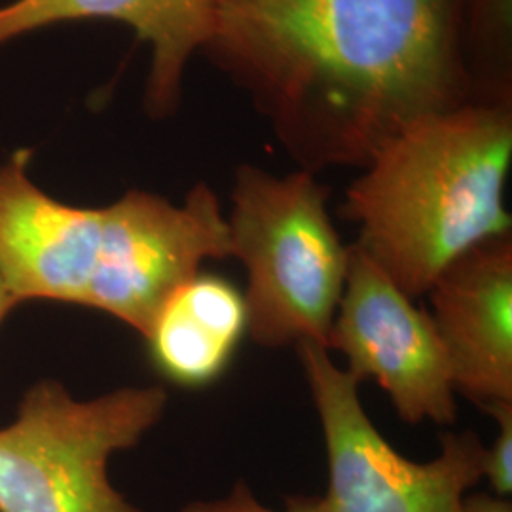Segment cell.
<instances>
[{
  "label": "cell",
  "mask_w": 512,
  "mask_h": 512,
  "mask_svg": "<svg viewBox=\"0 0 512 512\" xmlns=\"http://www.w3.org/2000/svg\"><path fill=\"white\" fill-rule=\"evenodd\" d=\"M499 425L492 448L484 452V476L490 480L495 497L512 494V403H495L484 408Z\"/></svg>",
  "instance_id": "4fadbf2b"
},
{
  "label": "cell",
  "mask_w": 512,
  "mask_h": 512,
  "mask_svg": "<svg viewBox=\"0 0 512 512\" xmlns=\"http://www.w3.org/2000/svg\"><path fill=\"white\" fill-rule=\"evenodd\" d=\"M427 294L456 395L482 410L512 403L511 234L456 258Z\"/></svg>",
  "instance_id": "ba28073f"
},
{
  "label": "cell",
  "mask_w": 512,
  "mask_h": 512,
  "mask_svg": "<svg viewBox=\"0 0 512 512\" xmlns=\"http://www.w3.org/2000/svg\"><path fill=\"white\" fill-rule=\"evenodd\" d=\"M463 512H512L509 499L495 495H467L463 501Z\"/></svg>",
  "instance_id": "9a60e30c"
},
{
  "label": "cell",
  "mask_w": 512,
  "mask_h": 512,
  "mask_svg": "<svg viewBox=\"0 0 512 512\" xmlns=\"http://www.w3.org/2000/svg\"><path fill=\"white\" fill-rule=\"evenodd\" d=\"M329 198V186L306 169L234 171L226 222L232 258L247 274V334L258 346H329L349 268Z\"/></svg>",
  "instance_id": "3957f363"
},
{
  "label": "cell",
  "mask_w": 512,
  "mask_h": 512,
  "mask_svg": "<svg viewBox=\"0 0 512 512\" xmlns=\"http://www.w3.org/2000/svg\"><path fill=\"white\" fill-rule=\"evenodd\" d=\"M16 306H19L18 298L12 293V289H10V285L4 277V272L0 268V325L6 319V315L14 310Z\"/></svg>",
  "instance_id": "2e32d148"
},
{
  "label": "cell",
  "mask_w": 512,
  "mask_h": 512,
  "mask_svg": "<svg viewBox=\"0 0 512 512\" xmlns=\"http://www.w3.org/2000/svg\"><path fill=\"white\" fill-rule=\"evenodd\" d=\"M202 52L315 175L471 103L461 0H215Z\"/></svg>",
  "instance_id": "6da1fadb"
},
{
  "label": "cell",
  "mask_w": 512,
  "mask_h": 512,
  "mask_svg": "<svg viewBox=\"0 0 512 512\" xmlns=\"http://www.w3.org/2000/svg\"><path fill=\"white\" fill-rule=\"evenodd\" d=\"M471 103L512 107V0H461Z\"/></svg>",
  "instance_id": "7c38bea8"
},
{
  "label": "cell",
  "mask_w": 512,
  "mask_h": 512,
  "mask_svg": "<svg viewBox=\"0 0 512 512\" xmlns=\"http://www.w3.org/2000/svg\"><path fill=\"white\" fill-rule=\"evenodd\" d=\"M165 406L162 385L92 401L54 380L33 385L0 429V512H141L110 484L109 459L137 446Z\"/></svg>",
  "instance_id": "277c9868"
},
{
  "label": "cell",
  "mask_w": 512,
  "mask_h": 512,
  "mask_svg": "<svg viewBox=\"0 0 512 512\" xmlns=\"http://www.w3.org/2000/svg\"><path fill=\"white\" fill-rule=\"evenodd\" d=\"M327 349L344 355L359 384L380 385L406 423L452 425L458 418L450 361L431 313L355 243Z\"/></svg>",
  "instance_id": "52a82bcc"
},
{
  "label": "cell",
  "mask_w": 512,
  "mask_h": 512,
  "mask_svg": "<svg viewBox=\"0 0 512 512\" xmlns=\"http://www.w3.org/2000/svg\"><path fill=\"white\" fill-rule=\"evenodd\" d=\"M215 0H16L0 6V46L63 21L126 23L150 46L145 109L154 118L181 105L184 74L213 31Z\"/></svg>",
  "instance_id": "30bf717a"
},
{
  "label": "cell",
  "mask_w": 512,
  "mask_h": 512,
  "mask_svg": "<svg viewBox=\"0 0 512 512\" xmlns=\"http://www.w3.org/2000/svg\"><path fill=\"white\" fill-rule=\"evenodd\" d=\"M29 150L0 164V268L19 304L84 306L99 249L101 207L59 202L31 181Z\"/></svg>",
  "instance_id": "9c48e42d"
},
{
  "label": "cell",
  "mask_w": 512,
  "mask_h": 512,
  "mask_svg": "<svg viewBox=\"0 0 512 512\" xmlns=\"http://www.w3.org/2000/svg\"><path fill=\"white\" fill-rule=\"evenodd\" d=\"M245 334L243 293L224 277L198 274L167 300L145 340L164 378L202 387L226 370Z\"/></svg>",
  "instance_id": "8fae6325"
},
{
  "label": "cell",
  "mask_w": 512,
  "mask_h": 512,
  "mask_svg": "<svg viewBox=\"0 0 512 512\" xmlns=\"http://www.w3.org/2000/svg\"><path fill=\"white\" fill-rule=\"evenodd\" d=\"M512 107L465 103L406 124L349 184L344 219L355 245L420 298L456 258L511 234L505 186Z\"/></svg>",
  "instance_id": "7a4b0ae2"
},
{
  "label": "cell",
  "mask_w": 512,
  "mask_h": 512,
  "mask_svg": "<svg viewBox=\"0 0 512 512\" xmlns=\"http://www.w3.org/2000/svg\"><path fill=\"white\" fill-rule=\"evenodd\" d=\"M329 463L321 512H463L484 476V444L473 431L446 433L440 454L418 463L399 454L365 412L359 382L323 346H296Z\"/></svg>",
  "instance_id": "5b68a950"
},
{
  "label": "cell",
  "mask_w": 512,
  "mask_h": 512,
  "mask_svg": "<svg viewBox=\"0 0 512 512\" xmlns=\"http://www.w3.org/2000/svg\"><path fill=\"white\" fill-rule=\"evenodd\" d=\"M232 258L226 213L215 190L194 184L181 205L129 190L101 207L99 249L84 306L147 336L167 300L205 260Z\"/></svg>",
  "instance_id": "8992f818"
},
{
  "label": "cell",
  "mask_w": 512,
  "mask_h": 512,
  "mask_svg": "<svg viewBox=\"0 0 512 512\" xmlns=\"http://www.w3.org/2000/svg\"><path fill=\"white\" fill-rule=\"evenodd\" d=\"M183 512H277L264 507L256 499L253 490L247 482L239 480L232 488V492L215 501H196L184 507ZM281 512H321L319 497H306V495H294L287 499L285 511Z\"/></svg>",
  "instance_id": "5bb4252c"
}]
</instances>
